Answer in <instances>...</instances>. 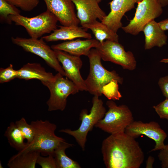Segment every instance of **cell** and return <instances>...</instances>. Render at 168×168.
<instances>
[{"mask_svg": "<svg viewBox=\"0 0 168 168\" xmlns=\"http://www.w3.org/2000/svg\"><path fill=\"white\" fill-rule=\"evenodd\" d=\"M118 83L114 80L105 85L102 89V94L109 100H119L122 96L118 91Z\"/></svg>", "mask_w": 168, "mask_h": 168, "instance_id": "484cf974", "label": "cell"}, {"mask_svg": "<svg viewBox=\"0 0 168 168\" xmlns=\"http://www.w3.org/2000/svg\"><path fill=\"white\" fill-rule=\"evenodd\" d=\"M15 123L20 129L25 139L27 140V144L33 141L35 135L34 129L30 124H28L24 117H22Z\"/></svg>", "mask_w": 168, "mask_h": 168, "instance_id": "d4e9b609", "label": "cell"}, {"mask_svg": "<svg viewBox=\"0 0 168 168\" xmlns=\"http://www.w3.org/2000/svg\"><path fill=\"white\" fill-rule=\"evenodd\" d=\"M142 31L145 37V49H150L155 46L161 47L166 44L167 37L165 31L154 20L148 23Z\"/></svg>", "mask_w": 168, "mask_h": 168, "instance_id": "ac0fdd59", "label": "cell"}, {"mask_svg": "<svg viewBox=\"0 0 168 168\" xmlns=\"http://www.w3.org/2000/svg\"><path fill=\"white\" fill-rule=\"evenodd\" d=\"M160 62L165 63H168V58L163 59L161 60Z\"/></svg>", "mask_w": 168, "mask_h": 168, "instance_id": "d590c367", "label": "cell"}, {"mask_svg": "<svg viewBox=\"0 0 168 168\" xmlns=\"http://www.w3.org/2000/svg\"><path fill=\"white\" fill-rule=\"evenodd\" d=\"M10 19L15 25L24 27L31 38L38 39L44 35L50 33L57 29L58 20L47 9L45 12L32 17L19 14L10 15Z\"/></svg>", "mask_w": 168, "mask_h": 168, "instance_id": "52a82bcc", "label": "cell"}, {"mask_svg": "<svg viewBox=\"0 0 168 168\" xmlns=\"http://www.w3.org/2000/svg\"><path fill=\"white\" fill-rule=\"evenodd\" d=\"M47 9L53 13L63 26H78L75 5L71 0H43Z\"/></svg>", "mask_w": 168, "mask_h": 168, "instance_id": "4fadbf2b", "label": "cell"}, {"mask_svg": "<svg viewBox=\"0 0 168 168\" xmlns=\"http://www.w3.org/2000/svg\"><path fill=\"white\" fill-rule=\"evenodd\" d=\"M135 16L128 24L121 28L126 33L136 35L149 22L159 17L163 7L158 0H142L138 3Z\"/></svg>", "mask_w": 168, "mask_h": 168, "instance_id": "ba28073f", "label": "cell"}, {"mask_svg": "<svg viewBox=\"0 0 168 168\" xmlns=\"http://www.w3.org/2000/svg\"><path fill=\"white\" fill-rule=\"evenodd\" d=\"M4 135L7 138L10 146L18 152L24 149L26 145V142L24 141L25 138L15 122L10 123Z\"/></svg>", "mask_w": 168, "mask_h": 168, "instance_id": "603a6c76", "label": "cell"}, {"mask_svg": "<svg viewBox=\"0 0 168 168\" xmlns=\"http://www.w3.org/2000/svg\"><path fill=\"white\" fill-rule=\"evenodd\" d=\"M153 108L161 119H166L168 120V99L166 98L156 106Z\"/></svg>", "mask_w": 168, "mask_h": 168, "instance_id": "f546056e", "label": "cell"}, {"mask_svg": "<svg viewBox=\"0 0 168 168\" xmlns=\"http://www.w3.org/2000/svg\"><path fill=\"white\" fill-rule=\"evenodd\" d=\"M135 138L124 132L110 134L102 143L101 151L107 168H139L144 153Z\"/></svg>", "mask_w": 168, "mask_h": 168, "instance_id": "6da1fadb", "label": "cell"}, {"mask_svg": "<svg viewBox=\"0 0 168 168\" xmlns=\"http://www.w3.org/2000/svg\"><path fill=\"white\" fill-rule=\"evenodd\" d=\"M155 158L152 156H149L146 162V168H152L155 161Z\"/></svg>", "mask_w": 168, "mask_h": 168, "instance_id": "d6a6232c", "label": "cell"}, {"mask_svg": "<svg viewBox=\"0 0 168 168\" xmlns=\"http://www.w3.org/2000/svg\"><path fill=\"white\" fill-rule=\"evenodd\" d=\"M158 85L163 96L168 99V76L161 77L158 81Z\"/></svg>", "mask_w": 168, "mask_h": 168, "instance_id": "1f68e13d", "label": "cell"}, {"mask_svg": "<svg viewBox=\"0 0 168 168\" xmlns=\"http://www.w3.org/2000/svg\"><path fill=\"white\" fill-rule=\"evenodd\" d=\"M59 28L56 29L50 34L44 36L42 38L47 42L61 40H72L78 38L92 39L91 34L86 31L82 27L78 26H59Z\"/></svg>", "mask_w": 168, "mask_h": 168, "instance_id": "e0dca14e", "label": "cell"}, {"mask_svg": "<svg viewBox=\"0 0 168 168\" xmlns=\"http://www.w3.org/2000/svg\"><path fill=\"white\" fill-rule=\"evenodd\" d=\"M16 7L9 3L6 0H0V19L11 24L12 21L10 19V15L20 14L21 11Z\"/></svg>", "mask_w": 168, "mask_h": 168, "instance_id": "cb8c5ba5", "label": "cell"}, {"mask_svg": "<svg viewBox=\"0 0 168 168\" xmlns=\"http://www.w3.org/2000/svg\"><path fill=\"white\" fill-rule=\"evenodd\" d=\"M30 124L34 131V139L18 153L36 151L44 156L52 155L54 157L55 149L61 142L65 141L63 138L55 135L57 125L48 120L41 119L32 121Z\"/></svg>", "mask_w": 168, "mask_h": 168, "instance_id": "7a4b0ae2", "label": "cell"}, {"mask_svg": "<svg viewBox=\"0 0 168 168\" xmlns=\"http://www.w3.org/2000/svg\"><path fill=\"white\" fill-rule=\"evenodd\" d=\"M97 1V2H98V3H99L101 1V0H96Z\"/></svg>", "mask_w": 168, "mask_h": 168, "instance_id": "74e56055", "label": "cell"}, {"mask_svg": "<svg viewBox=\"0 0 168 168\" xmlns=\"http://www.w3.org/2000/svg\"><path fill=\"white\" fill-rule=\"evenodd\" d=\"M95 49L104 61L120 65L123 69L130 71L134 70L136 67L137 62L133 53L126 51L119 42L106 40L99 43Z\"/></svg>", "mask_w": 168, "mask_h": 168, "instance_id": "30bf717a", "label": "cell"}, {"mask_svg": "<svg viewBox=\"0 0 168 168\" xmlns=\"http://www.w3.org/2000/svg\"><path fill=\"white\" fill-rule=\"evenodd\" d=\"M58 72L51 81L42 83L49 89L50 97L46 104L49 111H63L67 104V99L70 95H74L79 91L76 85L68 78Z\"/></svg>", "mask_w": 168, "mask_h": 168, "instance_id": "8992f818", "label": "cell"}, {"mask_svg": "<svg viewBox=\"0 0 168 168\" xmlns=\"http://www.w3.org/2000/svg\"><path fill=\"white\" fill-rule=\"evenodd\" d=\"M9 3L26 12L34 9L38 4L39 0H6Z\"/></svg>", "mask_w": 168, "mask_h": 168, "instance_id": "4316f807", "label": "cell"}, {"mask_svg": "<svg viewBox=\"0 0 168 168\" xmlns=\"http://www.w3.org/2000/svg\"><path fill=\"white\" fill-rule=\"evenodd\" d=\"M142 0H113L109 3L110 11L101 22L116 33L122 27L121 19L126 12Z\"/></svg>", "mask_w": 168, "mask_h": 168, "instance_id": "5bb4252c", "label": "cell"}, {"mask_svg": "<svg viewBox=\"0 0 168 168\" xmlns=\"http://www.w3.org/2000/svg\"><path fill=\"white\" fill-rule=\"evenodd\" d=\"M73 144L66 142H61L55 149L54 157L57 168H81L79 164L68 156L65 150L72 146Z\"/></svg>", "mask_w": 168, "mask_h": 168, "instance_id": "7402d4cb", "label": "cell"}, {"mask_svg": "<svg viewBox=\"0 0 168 168\" xmlns=\"http://www.w3.org/2000/svg\"><path fill=\"white\" fill-rule=\"evenodd\" d=\"M106 105L108 110L95 127L110 134L124 132L127 127L134 121L129 108L125 105H117L112 100H108Z\"/></svg>", "mask_w": 168, "mask_h": 168, "instance_id": "5b68a950", "label": "cell"}, {"mask_svg": "<svg viewBox=\"0 0 168 168\" xmlns=\"http://www.w3.org/2000/svg\"><path fill=\"white\" fill-rule=\"evenodd\" d=\"M17 78L28 80L36 79L42 83L53 80L54 75L47 72L41 64L37 63H27L17 70Z\"/></svg>", "mask_w": 168, "mask_h": 168, "instance_id": "d6986e66", "label": "cell"}, {"mask_svg": "<svg viewBox=\"0 0 168 168\" xmlns=\"http://www.w3.org/2000/svg\"><path fill=\"white\" fill-rule=\"evenodd\" d=\"M12 42L21 47L25 51L35 54L41 58L47 64L56 71L65 76V72L60 65L54 51L46 44L41 38H26L12 37Z\"/></svg>", "mask_w": 168, "mask_h": 168, "instance_id": "9c48e42d", "label": "cell"}, {"mask_svg": "<svg viewBox=\"0 0 168 168\" xmlns=\"http://www.w3.org/2000/svg\"><path fill=\"white\" fill-rule=\"evenodd\" d=\"M90 63V71L85 80L87 91L94 96L102 95L103 87L115 80L122 84L123 79L114 70L109 71L103 66L100 56L96 49L92 48L87 56Z\"/></svg>", "mask_w": 168, "mask_h": 168, "instance_id": "3957f363", "label": "cell"}, {"mask_svg": "<svg viewBox=\"0 0 168 168\" xmlns=\"http://www.w3.org/2000/svg\"><path fill=\"white\" fill-rule=\"evenodd\" d=\"M125 132L135 138L144 135L153 140L155 145L150 152L162 149L165 146L164 142L167 137V134L159 124L154 121L144 123L141 121H133L127 127Z\"/></svg>", "mask_w": 168, "mask_h": 168, "instance_id": "8fae6325", "label": "cell"}, {"mask_svg": "<svg viewBox=\"0 0 168 168\" xmlns=\"http://www.w3.org/2000/svg\"><path fill=\"white\" fill-rule=\"evenodd\" d=\"M99 42L96 39L69 40L57 44L53 45L51 48L53 50H59L66 52L70 54L80 57L87 56L91 49L95 48Z\"/></svg>", "mask_w": 168, "mask_h": 168, "instance_id": "2e32d148", "label": "cell"}, {"mask_svg": "<svg viewBox=\"0 0 168 168\" xmlns=\"http://www.w3.org/2000/svg\"><path fill=\"white\" fill-rule=\"evenodd\" d=\"M158 157L161 162L162 168H168V144L165 145L164 147L160 150Z\"/></svg>", "mask_w": 168, "mask_h": 168, "instance_id": "4dcf8cb0", "label": "cell"}, {"mask_svg": "<svg viewBox=\"0 0 168 168\" xmlns=\"http://www.w3.org/2000/svg\"><path fill=\"white\" fill-rule=\"evenodd\" d=\"M54 50L58 60L62 65L65 77L76 85L79 91H87L85 80L82 77L80 72L82 65L80 57L61 50Z\"/></svg>", "mask_w": 168, "mask_h": 168, "instance_id": "7c38bea8", "label": "cell"}, {"mask_svg": "<svg viewBox=\"0 0 168 168\" xmlns=\"http://www.w3.org/2000/svg\"><path fill=\"white\" fill-rule=\"evenodd\" d=\"M40 154L36 151L17 153L10 158L7 166L10 168H35L37 159Z\"/></svg>", "mask_w": 168, "mask_h": 168, "instance_id": "ffe728a7", "label": "cell"}, {"mask_svg": "<svg viewBox=\"0 0 168 168\" xmlns=\"http://www.w3.org/2000/svg\"><path fill=\"white\" fill-rule=\"evenodd\" d=\"M17 70H15L13 65L10 64L6 68H0V83H3L17 77Z\"/></svg>", "mask_w": 168, "mask_h": 168, "instance_id": "83f0119b", "label": "cell"}, {"mask_svg": "<svg viewBox=\"0 0 168 168\" xmlns=\"http://www.w3.org/2000/svg\"><path fill=\"white\" fill-rule=\"evenodd\" d=\"M92 104L89 114L86 109L81 110L79 115V119L81 123L77 129L72 130L66 128L59 131V132L64 133L74 137L83 151L85 149L88 133L92 130L100 120L103 118L106 112L103 101L99 97L94 96Z\"/></svg>", "mask_w": 168, "mask_h": 168, "instance_id": "277c9868", "label": "cell"}, {"mask_svg": "<svg viewBox=\"0 0 168 168\" xmlns=\"http://www.w3.org/2000/svg\"><path fill=\"white\" fill-rule=\"evenodd\" d=\"M37 164L42 168H57L54 157L52 155H49L47 157L40 155L37 159Z\"/></svg>", "mask_w": 168, "mask_h": 168, "instance_id": "f1b7e54d", "label": "cell"}, {"mask_svg": "<svg viewBox=\"0 0 168 168\" xmlns=\"http://www.w3.org/2000/svg\"><path fill=\"white\" fill-rule=\"evenodd\" d=\"M158 23L160 26L163 30L164 31L168 30V18L163 20Z\"/></svg>", "mask_w": 168, "mask_h": 168, "instance_id": "836d02e7", "label": "cell"}, {"mask_svg": "<svg viewBox=\"0 0 168 168\" xmlns=\"http://www.w3.org/2000/svg\"><path fill=\"white\" fill-rule=\"evenodd\" d=\"M77 10V16L81 25L89 24L99 19L101 21L106 16L96 0H71Z\"/></svg>", "mask_w": 168, "mask_h": 168, "instance_id": "9a60e30c", "label": "cell"}, {"mask_svg": "<svg viewBox=\"0 0 168 168\" xmlns=\"http://www.w3.org/2000/svg\"><path fill=\"white\" fill-rule=\"evenodd\" d=\"M82 27L86 30H91L96 39L100 43H103L105 40L119 42V36L117 33L101 22H100L97 20L84 25Z\"/></svg>", "mask_w": 168, "mask_h": 168, "instance_id": "44dd1931", "label": "cell"}, {"mask_svg": "<svg viewBox=\"0 0 168 168\" xmlns=\"http://www.w3.org/2000/svg\"><path fill=\"white\" fill-rule=\"evenodd\" d=\"M0 168H3V167H2V164H1V162H0Z\"/></svg>", "mask_w": 168, "mask_h": 168, "instance_id": "8d00e7d4", "label": "cell"}, {"mask_svg": "<svg viewBox=\"0 0 168 168\" xmlns=\"http://www.w3.org/2000/svg\"><path fill=\"white\" fill-rule=\"evenodd\" d=\"M162 7L168 5V0H158Z\"/></svg>", "mask_w": 168, "mask_h": 168, "instance_id": "e575fe53", "label": "cell"}]
</instances>
